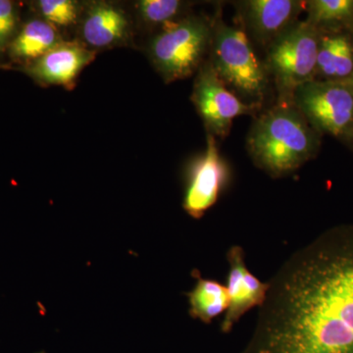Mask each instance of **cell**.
I'll use <instances>...</instances> for the list:
<instances>
[{
  "label": "cell",
  "instance_id": "9a60e30c",
  "mask_svg": "<svg viewBox=\"0 0 353 353\" xmlns=\"http://www.w3.org/2000/svg\"><path fill=\"white\" fill-rule=\"evenodd\" d=\"M192 276L196 280L194 289L188 292L190 315L194 319L210 324L218 316L226 313L229 307V294L226 285L213 279L202 278L196 270Z\"/></svg>",
  "mask_w": 353,
  "mask_h": 353
},
{
  "label": "cell",
  "instance_id": "4fadbf2b",
  "mask_svg": "<svg viewBox=\"0 0 353 353\" xmlns=\"http://www.w3.org/2000/svg\"><path fill=\"white\" fill-rule=\"evenodd\" d=\"M353 74V32H321L315 80L343 82Z\"/></svg>",
  "mask_w": 353,
  "mask_h": 353
},
{
  "label": "cell",
  "instance_id": "44dd1931",
  "mask_svg": "<svg viewBox=\"0 0 353 353\" xmlns=\"http://www.w3.org/2000/svg\"><path fill=\"white\" fill-rule=\"evenodd\" d=\"M6 68V65L0 64V69Z\"/></svg>",
  "mask_w": 353,
  "mask_h": 353
},
{
  "label": "cell",
  "instance_id": "5b68a950",
  "mask_svg": "<svg viewBox=\"0 0 353 353\" xmlns=\"http://www.w3.org/2000/svg\"><path fill=\"white\" fill-rule=\"evenodd\" d=\"M321 32L299 21L267 48L264 64L278 92V102H292L297 88L315 80Z\"/></svg>",
  "mask_w": 353,
  "mask_h": 353
},
{
  "label": "cell",
  "instance_id": "2e32d148",
  "mask_svg": "<svg viewBox=\"0 0 353 353\" xmlns=\"http://www.w3.org/2000/svg\"><path fill=\"white\" fill-rule=\"evenodd\" d=\"M306 22L321 32H353V0H309Z\"/></svg>",
  "mask_w": 353,
  "mask_h": 353
},
{
  "label": "cell",
  "instance_id": "52a82bcc",
  "mask_svg": "<svg viewBox=\"0 0 353 353\" xmlns=\"http://www.w3.org/2000/svg\"><path fill=\"white\" fill-rule=\"evenodd\" d=\"M192 101L203 121L208 134L221 139L226 138L230 134L234 118L252 115L260 109L259 106L245 103L232 92L209 60L197 71Z\"/></svg>",
  "mask_w": 353,
  "mask_h": 353
},
{
  "label": "cell",
  "instance_id": "ffe728a7",
  "mask_svg": "<svg viewBox=\"0 0 353 353\" xmlns=\"http://www.w3.org/2000/svg\"><path fill=\"white\" fill-rule=\"evenodd\" d=\"M345 83V85H348V87L352 88L353 90V74L350 78L347 79V80L343 81V82H340Z\"/></svg>",
  "mask_w": 353,
  "mask_h": 353
},
{
  "label": "cell",
  "instance_id": "8fae6325",
  "mask_svg": "<svg viewBox=\"0 0 353 353\" xmlns=\"http://www.w3.org/2000/svg\"><path fill=\"white\" fill-rule=\"evenodd\" d=\"M229 263L227 290L229 307L221 324V330L229 333L250 309L261 307L269 292V282L264 283L248 270L245 250L240 245H233L227 252Z\"/></svg>",
  "mask_w": 353,
  "mask_h": 353
},
{
  "label": "cell",
  "instance_id": "3957f363",
  "mask_svg": "<svg viewBox=\"0 0 353 353\" xmlns=\"http://www.w3.org/2000/svg\"><path fill=\"white\" fill-rule=\"evenodd\" d=\"M209 61L228 88L245 103L261 106L270 77L241 28L228 25L220 14L212 20Z\"/></svg>",
  "mask_w": 353,
  "mask_h": 353
},
{
  "label": "cell",
  "instance_id": "6da1fadb",
  "mask_svg": "<svg viewBox=\"0 0 353 353\" xmlns=\"http://www.w3.org/2000/svg\"><path fill=\"white\" fill-rule=\"evenodd\" d=\"M269 285L241 353H353V226L297 250Z\"/></svg>",
  "mask_w": 353,
  "mask_h": 353
},
{
  "label": "cell",
  "instance_id": "d6986e66",
  "mask_svg": "<svg viewBox=\"0 0 353 353\" xmlns=\"http://www.w3.org/2000/svg\"><path fill=\"white\" fill-rule=\"evenodd\" d=\"M21 28L19 4L0 0V54L7 52Z\"/></svg>",
  "mask_w": 353,
  "mask_h": 353
},
{
  "label": "cell",
  "instance_id": "7a4b0ae2",
  "mask_svg": "<svg viewBox=\"0 0 353 353\" xmlns=\"http://www.w3.org/2000/svg\"><path fill=\"white\" fill-rule=\"evenodd\" d=\"M321 137L294 103L277 102L254 121L246 148L259 168L278 178L313 159Z\"/></svg>",
  "mask_w": 353,
  "mask_h": 353
},
{
  "label": "cell",
  "instance_id": "8992f818",
  "mask_svg": "<svg viewBox=\"0 0 353 353\" xmlns=\"http://www.w3.org/2000/svg\"><path fill=\"white\" fill-rule=\"evenodd\" d=\"M292 103L320 134L353 145V90L345 83L311 81L297 88Z\"/></svg>",
  "mask_w": 353,
  "mask_h": 353
},
{
  "label": "cell",
  "instance_id": "ac0fdd59",
  "mask_svg": "<svg viewBox=\"0 0 353 353\" xmlns=\"http://www.w3.org/2000/svg\"><path fill=\"white\" fill-rule=\"evenodd\" d=\"M38 17L58 27H68L80 20L82 7L72 0H39L32 3Z\"/></svg>",
  "mask_w": 353,
  "mask_h": 353
},
{
  "label": "cell",
  "instance_id": "277c9868",
  "mask_svg": "<svg viewBox=\"0 0 353 353\" xmlns=\"http://www.w3.org/2000/svg\"><path fill=\"white\" fill-rule=\"evenodd\" d=\"M212 21L190 14L166 26L153 37L148 48L150 61L165 83L197 73L210 52Z\"/></svg>",
  "mask_w": 353,
  "mask_h": 353
},
{
  "label": "cell",
  "instance_id": "9c48e42d",
  "mask_svg": "<svg viewBox=\"0 0 353 353\" xmlns=\"http://www.w3.org/2000/svg\"><path fill=\"white\" fill-rule=\"evenodd\" d=\"M241 29L248 39L268 48L299 22L305 11L301 0H245L236 2Z\"/></svg>",
  "mask_w": 353,
  "mask_h": 353
},
{
  "label": "cell",
  "instance_id": "7c38bea8",
  "mask_svg": "<svg viewBox=\"0 0 353 353\" xmlns=\"http://www.w3.org/2000/svg\"><path fill=\"white\" fill-rule=\"evenodd\" d=\"M80 20V41L92 51L123 46L131 37L129 16L111 2H92Z\"/></svg>",
  "mask_w": 353,
  "mask_h": 353
},
{
  "label": "cell",
  "instance_id": "ba28073f",
  "mask_svg": "<svg viewBox=\"0 0 353 353\" xmlns=\"http://www.w3.org/2000/svg\"><path fill=\"white\" fill-rule=\"evenodd\" d=\"M230 171L221 157L215 137L208 134L205 152L194 158L185 171L183 208L194 218L201 219L217 202L226 187Z\"/></svg>",
  "mask_w": 353,
  "mask_h": 353
},
{
  "label": "cell",
  "instance_id": "e0dca14e",
  "mask_svg": "<svg viewBox=\"0 0 353 353\" xmlns=\"http://www.w3.org/2000/svg\"><path fill=\"white\" fill-rule=\"evenodd\" d=\"M192 3L180 0H141L136 8L139 20L150 28L174 24L190 15Z\"/></svg>",
  "mask_w": 353,
  "mask_h": 353
},
{
  "label": "cell",
  "instance_id": "5bb4252c",
  "mask_svg": "<svg viewBox=\"0 0 353 353\" xmlns=\"http://www.w3.org/2000/svg\"><path fill=\"white\" fill-rule=\"evenodd\" d=\"M63 39L57 27L41 18L36 17L21 26L7 55L13 63L25 67L38 60Z\"/></svg>",
  "mask_w": 353,
  "mask_h": 353
},
{
  "label": "cell",
  "instance_id": "30bf717a",
  "mask_svg": "<svg viewBox=\"0 0 353 353\" xmlns=\"http://www.w3.org/2000/svg\"><path fill=\"white\" fill-rule=\"evenodd\" d=\"M94 58L95 51L81 41H62L38 60L21 69L39 85H60L72 90L81 72Z\"/></svg>",
  "mask_w": 353,
  "mask_h": 353
}]
</instances>
